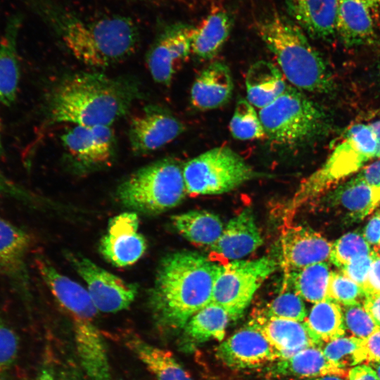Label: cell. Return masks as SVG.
<instances>
[{"mask_svg": "<svg viewBox=\"0 0 380 380\" xmlns=\"http://www.w3.org/2000/svg\"><path fill=\"white\" fill-rule=\"evenodd\" d=\"M379 158L378 141L370 124H356L317 170L305 179L286 206V217L296 213L307 202Z\"/></svg>", "mask_w": 380, "mask_h": 380, "instance_id": "5", "label": "cell"}, {"mask_svg": "<svg viewBox=\"0 0 380 380\" xmlns=\"http://www.w3.org/2000/svg\"><path fill=\"white\" fill-rule=\"evenodd\" d=\"M304 322L322 345L346 333L341 305L329 298L315 303Z\"/></svg>", "mask_w": 380, "mask_h": 380, "instance_id": "32", "label": "cell"}, {"mask_svg": "<svg viewBox=\"0 0 380 380\" xmlns=\"http://www.w3.org/2000/svg\"><path fill=\"white\" fill-rule=\"evenodd\" d=\"M362 304L374 322L380 327V293H365Z\"/></svg>", "mask_w": 380, "mask_h": 380, "instance_id": "48", "label": "cell"}, {"mask_svg": "<svg viewBox=\"0 0 380 380\" xmlns=\"http://www.w3.org/2000/svg\"><path fill=\"white\" fill-rule=\"evenodd\" d=\"M374 250L362 234L349 232L332 243L329 261L341 269L357 257L372 254Z\"/></svg>", "mask_w": 380, "mask_h": 380, "instance_id": "36", "label": "cell"}, {"mask_svg": "<svg viewBox=\"0 0 380 380\" xmlns=\"http://www.w3.org/2000/svg\"><path fill=\"white\" fill-rule=\"evenodd\" d=\"M258 113L266 137L284 147H296L315 138L324 124V114L319 106L301 90L289 85Z\"/></svg>", "mask_w": 380, "mask_h": 380, "instance_id": "7", "label": "cell"}, {"mask_svg": "<svg viewBox=\"0 0 380 380\" xmlns=\"http://www.w3.org/2000/svg\"><path fill=\"white\" fill-rule=\"evenodd\" d=\"M246 99L261 109L275 101L288 84L279 67L266 61H259L248 68L246 79Z\"/></svg>", "mask_w": 380, "mask_h": 380, "instance_id": "26", "label": "cell"}, {"mask_svg": "<svg viewBox=\"0 0 380 380\" xmlns=\"http://www.w3.org/2000/svg\"><path fill=\"white\" fill-rule=\"evenodd\" d=\"M344 377L337 374H327L322 376L314 378L312 380H344Z\"/></svg>", "mask_w": 380, "mask_h": 380, "instance_id": "52", "label": "cell"}, {"mask_svg": "<svg viewBox=\"0 0 380 380\" xmlns=\"http://www.w3.org/2000/svg\"><path fill=\"white\" fill-rule=\"evenodd\" d=\"M369 365L375 370L380 380V362L369 363Z\"/></svg>", "mask_w": 380, "mask_h": 380, "instance_id": "53", "label": "cell"}, {"mask_svg": "<svg viewBox=\"0 0 380 380\" xmlns=\"http://www.w3.org/2000/svg\"><path fill=\"white\" fill-rule=\"evenodd\" d=\"M261 332L281 358L290 357L307 348L322 344L303 322L267 318L262 314L254 317ZM280 358V359H281Z\"/></svg>", "mask_w": 380, "mask_h": 380, "instance_id": "21", "label": "cell"}, {"mask_svg": "<svg viewBox=\"0 0 380 380\" xmlns=\"http://www.w3.org/2000/svg\"><path fill=\"white\" fill-rule=\"evenodd\" d=\"M186 193L182 169L170 158L143 167L125 179L116 195L125 208L159 214L179 205Z\"/></svg>", "mask_w": 380, "mask_h": 380, "instance_id": "6", "label": "cell"}, {"mask_svg": "<svg viewBox=\"0 0 380 380\" xmlns=\"http://www.w3.org/2000/svg\"><path fill=\"white\" fill-rule=\"evenodd\" d=\"M216 357L233 369H255L280 359L279 353L265 338L255 318L222 341Z\"/></svg>", "mask_w": 380, "mask_h": 380, "instance_id": "11", "label": "cell"}, {"mask_svg": "<svg viewBox=\"0 0 380 380\" xmlns=\"http://www.w3.org/2000/svg\"><path fill=\"white\" fill-rule=\"evenodd\" d=\"M146 249V239L139 232L138 216L132 212L114 217L99 243V251L104 258L120 267L135 263Z\"/></svg>", "mask_w": 380, "mask_h": 380, "instance_id": "15", "label": "cell"}, {"mask_svg": "<svg viewBox=\"0 0 380 380\" xmlns=\"http://www.w3.org/2000/svg\"><path fill=\"white\" fill-rule=\"evenodd\" d=\"M184 129L182 122L169 111L148 108L131 119L128 137L135 153L146 154L173 141Z\"/></svg>", "mask_w": 380, "mask_h": 380, "instance_id": "14", "label": "cell"}, {"mask_svg": "<svg viewBox=\"0 0 380 380\" xmlns=\"http://www.w3.org/2000/svg\"><path fill=\"white\" fill-rule=\"evenodd\" d=\"M30 244L31 238L24 229L0 217V275L25 298L29 291L26 258Z\"/></svg>", "mask_w": 380, "mask_h": 380, "instance_id": "17", "label": "cell"}, {"mask_svg": "<svg viewBox=\"0 0 380 380\" xmlns=\"http://www.w3.org/2000/svg\"><path fill=\"white\" fill-rule=\"evenodd\" d=\"M23 17L19 13L8 17L0 39V103L11 106L15 101L20 71L18 39Z\"/></svg>", "mask_w": 380, "mask_h": 380, "instance_id": "23", "label": "cell"}, {"mask_svg": "<svg viewBox=\"0 0 380 380\" xmlns=\"http://www.w3.org/2000/svg\"><path fill=\"white\" fill-rule=\"evenodd\" d=\"M377 139L379 147V157H380V120L370 124Z\"/></svg>", "mask_w": 380, "mask_h": 380, "instance_id": "51", "label": "cell"}, {"mask_svg": "<svg viewBox=\"0 0 380 380\" xmlns=\"http://www.w3.org/2000/svg\"><path fill=\"white\" fill-rule=\"evenodd\" d=\"M348 380H379L376 372L368 364H360L348 369Z\"/></svg>", "mask_w": 380, "mask_h": 380, "instance_id": "47", "label": "cell"}, {"mask_svg": "<svg viewBox=\"0 0 380 380\" xmlns=\"http://www.w3.org/2000/svg\"><path fill=\"white\" fill-rule=\"evenodd\" d=\"M262 242L253 213L246 208L229 220L210 250L222 258L238 260L255 251Z\"/></svg>", "mask_w": 380, "mask_h": 380, "instance_id": "18", "label": "cell"}, {"mask_svg": "<svg viewBox=\"0 0 380 380\" xmlns=\"http://www.w3.org/2000/svg\"><path fill=\"white\" fill-rule=\"evenodd\" d=\"M232 26V18L227 11L212 12L198 27L194 28L191 53L203 59L215 57L227 40Z\"/></svg>", "mask_w": 380, "mask_h": 380, "instance_id": "28", "label": "cell"}, {"mask_svg": "<svg viewBox=\"0 0 380 380\" xmlns=\"http://www.w3.org/2000/svg\"><path fill=\"white\" fill-rule=\"evenodd\" d=\"M58 380H86L79 368L70 362L65 363L57 374Z\"/></svg>", "mask_w": 380, "mask_h": 380, "instance_id": "49", "label": "cell"}, {"mask_svg": "<svg viewBox=\"0 0 380 380\" xmlns=\"http://www.w3.org/2000/svg\"><path fill=\"white\" fill-rule=\"evenodd\" d=\"M194 27L177 23L166 27L151 46L146 63L153 80L168 85L179 65L191 53Z\"/></svg>", "mask_w": 380, "mask_h": 380, "instance_id": "13", "label": "cell"}, {"mask_svg": "<svg viewBox=\"0 0 380 380\" xmlns=\"http://www.w3.org/2000/svg\"><path fill=\"white\" fill-rule=\"evenodd\" d=\"M233 89L229 67L222 62L214 61L195 79L190 92L191 103L201 110L217 108L229 101Z\"/></svg>", "mask_w": 380, "mask_h": 380, "instance_id": "22", "label": "cell"}, {"mask_svg": "<svg viewBox=\"0 0 380 380\" xmlns=\"http://www.w3.org/2000/svg\"><path fill=\"white\" fill-rule=\"evenodd\" d=\"M375 251H376L377 254L380 256V248H374Z\"/></svg>", "mask_w": 380, "mask_h": 380, "instance_id": "56", "label": "cell"}, {"mask_svg": "<svg viewBox=\"0 0 380 380\" xmlns=\"http://www.w3.org/2000/svg\"><path fill=\"white\" fill-rule=\"evenodd\" d=\"M182 172L186 193L194 196L224 194L258 175L239 154L224 146L190 159Z\"/></svg>", "mask_w": 380, "mask_h": 380, "instance_id": "8", "label": "cell"}, {"mask_svg": "<svg viewBox=\"0 0 380 380\" xmlns=\"http://www.w3.org/2000/svg\"><path fill=\"white\" fill-rule=\"evenodd\" d=\"M138 88L121 78L99 72H79L64 77L49 100L53 122L85 127L111 126L125 115L137 98Z\"/></svg>", "mask_w": 380, "mask_h": 380, "instance_id": "3", "label": "cell"}, {"mask_svg": "<svg viewBox=\"0 0 380 380\" xmlns=\"http://www.w3.org/2000/svg\"><path fill=\"white\" fill-rule=\"evenodd\" d=\"M21 1L87 66L109 67L127 59L137 48L139 31L130 18L113 15L87 20L55 0Z\"/></svg>", "mask_w": 380, "mask_h": 380, "instance_id": "1", "label": "cell"}, {"mask_svg": "<svg viewBox=\"0 0 380 380\" xmlns=\"http://www.w3.org/2000/svg\"><path fill=\"white\" fill-rule=\"evenodd\" d=\"M0 194L25 203H32L35 200L31 193L10 179L1 170Z\"/></svg>", "mask_w": 380, "mask_h": 380, "instance_id": "42", "label": "cell"}, {"mask_svg": "<svg viewBox=\"0 0 380 380\" xmlns=\"http://www.w3.org/2000/svg\"><path fill=\"white\" fill-rule=\"evenodd\" d=\"M369 6L364 0H338L336 32L346 45L363 44L372 36Z\"/></svg>", "mask_w": 380, "mask_h": 380, "instance_id": "27", "label": "cell"}, {"mask_svg": "<svg viewBox=\"0 0 380 380\" xmlns=\"http://www.w3.org/2000/svg\"><path fill=\"white\" fill-rule=\"evenodd\" d=\"M19 348L17 333L4 319H0V380H11Z\"/></svg>", "mask_w": 380, "mask_h": 380, "instance_id": "38", "label": "cell"}, {"mask_svg": "<svg viewBox=\"0 0 380 380\" xmlns=\"http://www.w3.org/2000/svg\"><path fill=\"white\" fill-rule=\"evenodd\" d=\"M367 2L370 6L380 5V0H364Z\"/></svg>", "mask_w": 380, "mask_h": 380, "instance_id": "54", "label": "cell"}, {"mask_svg": "<svg viewBox=\"0 0 380 380\" xmlns=\"http://www.w3.org/2000/svg\"><path fill=\"white\" fill-rule=\"evenodd\" d=\"M3 151H4V148H3L2 141H1V123L0 120V155L3 153Z\"/></svg>", "mask_w": 380, "mask_h": 380, "instance_id": "55", "label": "cell"}, {"mask_svg": "<svg viewBox=\"0 0 380 380\" xmlns=\"http://www.w3.org/2000/svg\"><path fill=\"white\" fill-rule=\"evenodd\" d=\"M256 31L291 86L314 93L333 90L334 78L323 58L290 18L273 13L256 23Z\"/></svg>", "mask_w": 380, "mask_h": 380, "instance_id": "4", "label": "cell"}, {"mask_svg": "<svg viewBox=\"0 0 380 380\" xmlns=\"http://www.w3.org/2000/svg\"><path fill=\"white\" fill-rule=\"evenodd\" d=\"M332 200L353 221L362 220L380 204V189L355 175L335 189Z\"/></svg>", "mask_w": 380, "mask_h": 380, "instance_id": "29", "label": "cell"}, {"mask_svg": "<svg viewBox=\"0 0 380 380\" xmlns=\"http://www.w3.org/2000/svg\"><path fill=\"white\" fill-rule=\"evenodd\" d=\"M246 99H239L229 122L232 137L241 141L262 139L265 132L259 113Z\"/></svg>", "mask_w": 380, "mask_h": 380, "instance_id": "35", "label": "cell"}, {"mask_svg": "<svg viewBox=\"0 0 380 380\" xmlns=\"http://www.w3.org/2000/svg\"><path fill=\"white\" fill-rule=\"evenodd\" d=\"M357 176L367 184L380 189V160L363 167Z\"/></svg>", "mask_w": 380, "mask_h": 380, "instance_id": "46", "label": "cell"}, {"mask_svg": "<svg viewBox=\"0 0 380 380\" xmlns=\"http://www.w3.org/2000/svg\"><path fill=\"white\" fill-rule=\"evenodd\" d=\"M289 18L310 36L329 39L336 32L338 0H284Z\"/></svg>", "mask_w": 380, "mask_h": 380, "instance_id": "20", "label": "cell"}, {"mask_svg": "<svg viewBox=\"0 0 380 380\" xmlns=\"http://www.w3.org/2000/svg\"><path fill=\"white\" fill-rule=\"evenodd\" d=\"M366 362L369 363L380 362V328L364 339Z\"/></svg>", "mask_w": 380, "mask_h": 380, "instance_id": "45", "label": "cell"}, {"mask_svg": "<svg viewBox=\"0 0 380 380\" xmlns=\"http://www.w3.org/2000/svg\"><path fill=\"white\" fill-rule=\"evenodd\" d=\"M279 245L285 273L329 260L332 246L321 234L301 225L284 229Z\"/></svg>", "mask_w": 380, "mask_h": 380, "instance_id": "16", "label": "cell"}, {"mask_svg": "<svg viewBox=\"0 0 380 380\" xmlns=\"http://www.w3.org/2000/svg\"><path fill=\"white\" fill-rule=\"evenodd\" d=\"M122 339L156 380H193L171 352L152 345L133 332L124 333Z\"/></svg>", "mask_w": 380, "mask_h": 380, "instance_id": "25", "label": "cell"}, {"mask_svg": "<svg viewBox=\"0 0 380 380\" xmlns=\"http://www.w3.org/2000/svg\"><path fill=\"white\" fill-rule=\"evenodd\" d=\"M362 234L374 248H380V212H376L366 224Z\"/></svg>", "mask_w": 380, "mask_h": 380, "instance_id": "44", "label": "cell"}, {"mask_svg": "<svg viewBox=\"0 0 380 380\" xmlns=\"http://www.w3.org/2000/svg\"><path fill=\"white\" fill-rule=\"evenodd\" d=\"M39 272L55 298L72 317L95 319L98 310L83 286L60 273L46 259L36 258Z\"/></svg>", "mask_w": 380, "mask_h": 380, "instance_id": "19", "label": "cell"}, {"mask_svg": "<svg viewBox=\"0 0 380 380\" xmlns=\"http://www.w3.org/2000/svg\"><path fill=\"white\" fill-rule=\"evenodd\" d=\"M68 260L82 277L98 311L111 313L127 309L134 300L137 287L82 255L68 253Z\"/></svg>", "mask_w": 380, "mask_h": 380, "instance_id": "10", "label": "cell"}, {"mask_svg": "<svg viewBox=\"0 0 380 380\" xmlns=\"http://www.w3.org/2000/svg\"><path fill=\"white\" fill-rule=\"evenodd\" d=\"M322 346L327 360L341 369L348 371L351 367L366 362L364 339L343 336Z\"/></svg>", "mask_w": 380, "mask_h": 380, "instance_id": "34", "label": "cell"}, {"mask_svg": "<svg viewBox=\"0 0 380 380\" xmlns=\"http://www.w3.org/2000/svg\"><path fill=\"white\" fill-rule=\"evenodd\" d=\"M374 255L375 250L370 255L357 257L342 267L340 271L363 287L369 272Z\"/></svg>", "mask_w": 380, "mask_h": 380, "instance_id": "41", "label": "cell"}, {"mask_svg": "<svg viewBox=\"0 0 380 380\" xmlns=\"http://www.w3.org/2000/svg\"><path fill=\"white\" fill-rule=\"evenodd\" d=\"M362 288L365 293H380V256L376 251L369 272Z\"/></svg>", "mask_w": 380, "mask_h": 380, "instance_id": "43", "label": "cell"}, {"mask_svg": "<svg viewBox=\"0 0 380 380\" xmlns=\"http://www.w3.org/2000/svg\"><path fill=\"white\" fill-rule=\"evenodd\" d=\"M345 329L352 336L365 339L380 327L367 312L362 303L342 305Z\"/></svg>", "mask_w": 380, "mask_h": 380, "instance_id": "39", "label": "cell"}, {"mask_svg": "<svg viewBox=\"0 0 380 380\" xmlns=\"http://www.w3.org/2000/svg\"><path fill=\"white\" fill-rule=\"evenodd\" d=\"M268 374L272 377L317 378L327 374L347 377L348 371L329 361L321 346H314L270 364Z\"/></svg>", "mask_w": 380, "mask_h": 380, "instance_id": "24", "label": "cell"}, {"mask_svg": "<svg viewBox=\"0 0 380 380\" xmlns=\"http://www.w3.org/2000/svg\"><path fill=\"white\" fill-rule=\"evenodd\" d=\"M331 272L327 262L286 272V279L303 298L313 304L328 298Z\"/></svg>", "mask_w": 380, "mask_h": 380, "instance_id": "33", "label": "cell"}, {"mask_svg": "<svg viewBox=\"0 0 380 380\" xmlns=\"http://www.w3.org/2000/svg\"><path fill=\"white\" fill-rule=\"evenodd\" d=\"M61 140L71 163L82 172L109 165L115 155V137L110 126L74 125Z\"/></svg>", "mask_w": 380, "mask_h": 380, "instance_id": "12", "label": "cell"}, {"mask_svg": "<svg viewBox=\"0 0 380 380\" xmlns=\"http://www.w3.org/2000/svg\"><path fill=\"white\" fill-rule=\"evenodd\" d=\"M172 224L189 242L209 248L220 238L224 227L220 218L207 210H191L172 216Z\"/></svg>", "mask_w": 380, "mask_h": 380, "instance_id": "30", "label": "cell"}, {"mask_svg": "<svg viewBox=\"0 0 380 380\" xmlns=\"http://www.w3.org/2000/svg\"><path fill=\"white\" fill-rule=\"evenodd\" d=\"M229 320L225 310L211 302L189 319L184 327V340L193 344L213 339L222 341Z\"/></svg>", "mask_w": 380, "mask_h": 380, "instance_id": "31", "label": "cell"}, {"mask_svg": "<svg viewBox=\"0 0 380 380\" xmlns=\"http://www.w3.org/2000/svg\"><path fill=\"white\" fill-rule=\"evenodd\" d=\"M365 296L363 288L341 271H332L328 288V298L340 305L362 303Z\"/></svg>", "mask_w": 380, "mask_h": 380, "instance_id": "40", "label": "cell"}, {"mask_svg": "<svg viewBox=\"0 0 380 380\" xmlns=\"http://www.w3.org/2000/svg\"><path fill=\"white\" fill-rule=\"evenodd\" d=\"M277 267L275 260L267 256L219 265L212 302L224 309L230 320L238 319Z\"/></svg>", "mask_w": 380, "mask_h": 380, "instance_id": "9", "label": "cell"}, {"mask_svg": "<svg viewBox=\"0 0 380 380\" xmlns=\"http://www.w3.org/2000/svg\"><path fill=\"white\" fill-rule=\"evenodd\" d=\"M35 380H58L57 374L50 367H44L40 370Z\"/></svg>", "mask_w": 380, "mask_h": 380, "instance_id": "50", "label": "cell"}, {"mask_svg": "<svg viewBox=\"0 0 380 380\" xmlns=\"http://www.w3.org/2000/svg\"><path fill=\"white\" fill-rule=\"evenodd\" d=\"M219 265L193 251L165 256L157 270L148 302L156 323L184 329L189 319L212 302Z\"/></svg>", "mask_w": 380, "mask_h": 380, "instance_id": "2", "label": "cell"}, {"mask_svg": "<svg viewBox=\"0 0 380 380\" xmlns=\"http://www.w3.org/2000/svg\"><path fill=\"white\" fill-rule=\"evenodd\" d=\"M262 315L267 317L303 322L308 312L303 298L293 290L277 296Z\"/></svg>", "mask_w": 380, "mask_h": 380, "instance_id": "37", "label": "cell"}]
</instances>
